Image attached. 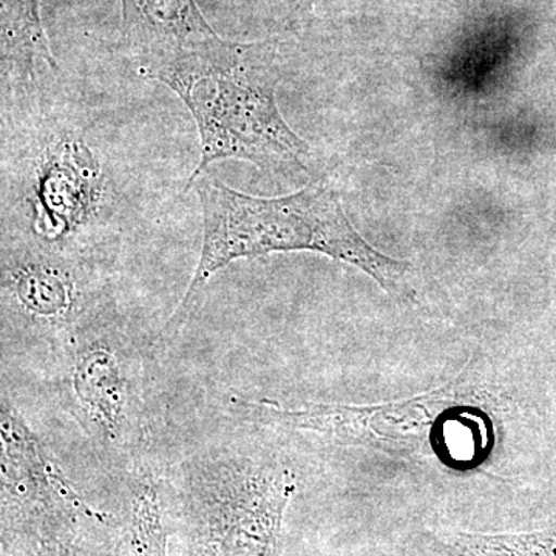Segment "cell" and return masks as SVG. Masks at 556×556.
<instances>
[{"instance_id": "6da1fadb", "label": "cell", "mask_w": 556, "mask_h": 556, "mask_svg": "<svg viewBox=\"0 0 556 556\" xmlns=\"http://www.w3.org/2000/svg\"><path fill=\"white\" fill-rule=\"evenodd\" d=\"M195 186L203 211V244L195 276L172 314L161 339L181 328L208 278L241 258L274 252L311 251L345 262L375 278L399 299H413L409 263L388 257L368 243L346 217L338 193L328 186H309L278 199L248 195L203 174Z\"/></svg>"}, {"instance_id": "7a4b0ae2", "label": "cell", "mask_w": 556, "mask_h": 556, "mask_svg": "<svg viewBox=\"0 0 556 556\" xmlns=\"http://www.w3.org/2000/svg\"><path fill=\"white\" fill-rule=\"evenodd\" d=\"M274 53L258 43L233 42L217 60L182 73L169 89L199 127L200 161L189 182L215 161L239 160L270 174H311V148L278 109Z\"/></svg>"}, {"instance_id": "3957f363", "label": "cell", "mask_w": 556, "mask_h": 556, "mask_svg": "<svg viewBox=\"0 0 556 556\" xmlns=\"http://www.w3.org/2000/svg\"><path fill=\"white\" fill-rule=\"evenodd\" d=\"M83 142L53 153L39 179L40 229L56 239L78 225L97 192L98 167Z\"/></svg>"}, {"instance_id": "277c9868", "label": "cell", "mask_w": 556, "mask_h": 556, "mask_svg": "<svg viewBox=\"0 0 556 556\" xmlns=\"http://www.w3.org/2000/svg\"><path fill=\"white\" fill-rule=\"evenodd\" d=\"M72 382L90 422L115 438L130 408V379L119 354L105 345L80 348L73 362Z\"/></svg>"}, {"instance_id": "5b68a950", "label": "cell", "mask_w": 556, "mask_h": 556, "mask_svg": "<svg viewBox=\"0 0 556 556\" xmlns=\"http://www.w3.org/2000/svg\"><path fill=\"white\" fill-rule=\"evenodd\" d=\"M3 285L21 309L35 320H68L76 305V287L68 269L43 251H25L3 258Z\"/></svg>"}, {"instance_id": "8992f818", "label": "cell", "mask_w": 556, "mask_h": 556, "mask_svg": "<svg viewBox=\"0 0 556 556\" xmlns=\"http://www.w3.org/2000/svg\"><path fill=\"white\" fill-rule=\"evenodd\" d=\"M2 72L35 80L42 67L56 68L40 17V0H0Z\"/></svg>"}]
</instances>
